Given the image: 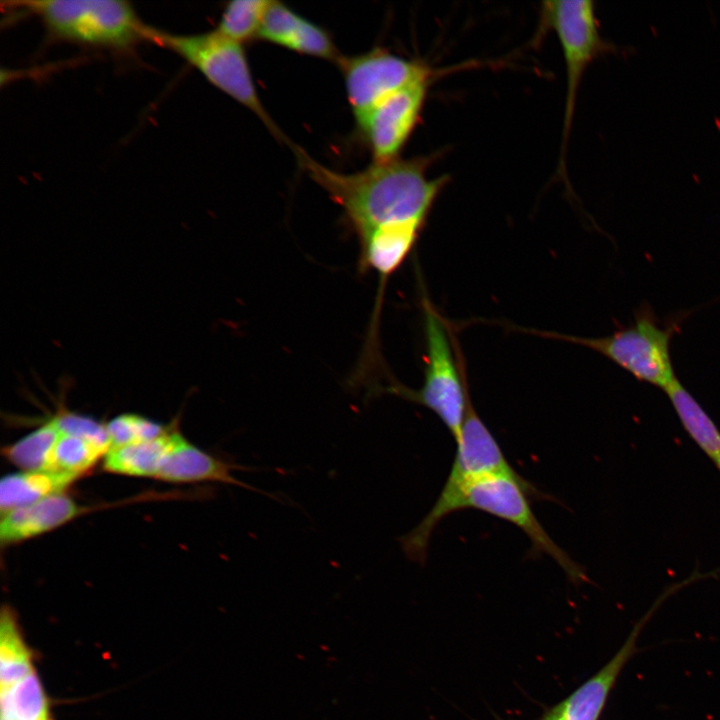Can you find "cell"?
<instances>
[{
  "label": "cell",
  "instance_id": "cell-4",
  "mask_svg": "<svg viewBox=\"0 0 720 720\" xmlns=\"http://www.w3.org/2000/svg\"><path fill=\"white\" fill-rule=\"evenodd\" d=\"M456 444L450 473L432 509L413 530L400 538L402 550L412 561L424 563L434 529L442 519L457 511L462 492L472 482L491 474H519L478 416L471 397Z\"/></svg>",
  "mask_w": 720,
  "mask_h": 720
},
{
  "label": "cell",
  "instance_id": "cell-16",
  "mask_svg": "<svg viewBox=\"0 0 720 720\" xmlns=\"http://www.w3.org/2000/svg\"><path fill=\"white\" fill-rule=\"evenodd\" d=\"M176 431L145 442L110 449L103 458L105 471L131 477L156 478Z\"/></svg>",
  "mask_w": 720,
  "mask_h": 720
},
{
  "label": "cell",
  "instance_id": "cell-18",
  "mask_svg": "<svg viewBox=\"0 0 720 720\" xmlns=\"http://www.w3.org/2000/svg\"><path fill=\"white\" fill-rule=\"evenodd\" d=\"M30 653L25 646L13 613L3 608L0 622L1 689L11 687L32 673Z\"/></svg>",
  "mask_w": 720,
  "mask_h": 720
},
{
  "label": "cell",
  "instance_id": "cell-17",
  "mask_svg": "<svg viewBox=\"0 0 720 720\" xmlns=\"http://www.w3.org/2000/svg\"><path fill=\"white\" fill-rule=\"evenodd\" d=\"M108 451L107 446L94 440L60 430L52 448L46 471L80 478L101 458H104Z\"/></svg>",
  "mask_w": 720,
  "mask_h": 720
},
{
  "label": "cell",
  "instance_id": "cell-11",
  "mask_svg": "<svg viewBox=\"0 0 720 720\" xmlns=\"http://www.w3.org/2000/svg\"><path fill=\"white\" fill-rule=\"evenodd\" d=\"M258 39L335 63L342 56L324 28L278 1H270Z\"/></svg>",
  "mask_w": 720,
  "mask_h": 720
},
{
  "label": "cell",
  "instance_id": "cell-21",
  "mask_svg": "<svg viewBox=\"0 0 720 720\" xmlns=\"http://www.w3.org/2000/svg\"><path fill=\"white\" fill-rule=\"evenodd\" d=\"M667 595L666 592L655 602L653 607L633 626L629 636L615 655L599 671L586 680V689L591 697L598 701L608 700L622 670L637 652L636 642L644 625Z\"/></svg>",
  "mask_w": 720,
  "mask_h": 720
},
{
  "label": "cell",
  "instance_id": "cell-9",
  "mask_svg": "<svg viewBox=\"0 0 720 720\" xmlns=\"http://www.w3.org/2000/svg\"><path fill=\"white\" fill-rule=\"evenodd\" d=\"M336 64L342 72L355 120L390 94L432 75L427 65L382 48L354 56L342 55Z\"/></svg>",
  "mask_w": 720,
  "mask_h": 720
},
{
  "label": "cell",
  "instance_id": "cell-13",
  "mask_svg": "<svg viewBox=\"0 0 720 720\" xmlns=\"http://www.w3.org/2000/svg\"><path fill=\"white\" fill-rule=\"evenodd\" d=\"M84 512V507L73 498L60 493L3 513L0 522L1 544L9 546L41 536Z\"/></svg>",
  "mask_w": 720,
  "mask_h": 720
},
{
  "label": "cell",
  "instance_id": "cell-3",
  "mask_svg": "<svg viewBox=\"0 0 720 720\" xmlns=\"http://www.w3.org/2000/svg\"><path fill=\"white\" fill-rule=\"evenodd\" d=\"M682 313L664 322L648 304H642L629 325L603 337H580L555 332L534 334L571 342L589 348L631 374L638 381L666 390L676 379L670 344L681 322Z\"/></svg>",
  "mask_w": 720,
  "mask_h": 720
},
{
  "label": "cell",
  "instance_id": "cell-15",
  "mask_svg": "<svg viewBox=\"0 0 720 720\" xmlns=\"http://www.w3.org/2000/svg\"><path fill=\"white\" fill-rule=\"evenodd\" d=\"M664 392L686 432L720 472V431L714 421L678 379Z\"/></svg>",
  "mask_w": 720,
  "mask_h": 720
},
{
  "label": "cell",
  "instance_id": "cell-5",
  "mask_svg": "<svg viewBox=\"0 0 720 720\" xmlns=\"http://www.w3.org/2000/svg\"><path fill=\"white\" fill-rule=\"evenodd\" d=\"M25 5L55 38L82 45L129 50L148 40L151 28L121 0H43Z\"/></svg>",
  "mask_w": 720,
  "mask_h": 720
},
{
  "label": "cell",
  "instance_id": "cell-23",
  "mask_svg": "<svg viewBox=\"0 0 720 720\" xmlns=\"http://www.w3.org/2000/svg\"><path fill=\"white\" fill-rule=\"evenodd\" d=\"M106 430L110 449L152 440L168 431L162 424L137 414L116 416L106 424Z\"/></svg>",
  "mask_w": 720,
  "mask_h": 720
},
{
  "label": "cell",
  "instance_id": "cell-14",
  "mask_svg": "<svg viewBox=\"0 0 720 720\" xmlns=\"http://www.w3.org/2000/svg\"><path fill=\"white\" fill-rule=\"evenodd\" d=\"M77 479L73 475L46 470L7 474L0 482L1 514L64 493Z\"/></svg>",
  "mask_w": 720,
  "mask_h": 720
},
{
  "label": "cell",
  "instance_id": "cell-7",
  "mask_svg": "<svg viewBox=\"0 0 720 720\" xmlns=\"http://www.w3.org/2000/svg\"><path fill=\"white\" fill-rule=\"evenodd\" d=\"M529 498L544 496L520 474H491L475 480L462 492L457 511L476 509L512 523L529 538L535 556L546 554L553 558L575 584L588 581L584 568L561 549L541 525Z\"/></svg>",
  "mask_w": 720,
  "mask_h": 720
},
{
  "label": "cell",
  "instance_id": "cell-19",
  "mask_svg": "<svg viewBox=\"0 0 720 720\" xmlns=\"http://www.w3.org/2000/svg\"><path fill=\"white\" fill-rule=\"evenodd\" d=\"M60 433L54 417L2 449L3 456L22 471L46 470Z\"/></svg>",
  "mask_w": 720,
  "mask_h": 720
},
{
  "label": "cell",
  "instance_id": "cell-24",
  "mask_svg": "<svg viewBox=\"0 0 720 720\" xmlns=\"http://www.w3.org/2000/svg\"><path fill=\"white\" fill-rule=\"evenodd\" d=\"M537 720H563L556 708L553 706L546 710Z\"/></svg>",
  "mask_w": 720,
  "mask_h": 720
},
{
  "label": "cell",
  "instance_id": "cell-6",
  "mask_svg": "<svg viewBox=\"0 0 720 720\" xmlns=\"http://www.w3.org/2000/svg\"><path fill=\"white\" fill-rule=\"evenodd\" d=\"M148 40L181 56L212 85L253 112L275 137L286 141L259 97L242 44L217 30L177 35L152 27Z\"/></svg>",
  "mask_w": 720,
  "mask_h": 720
},
{
  "label": "cell",
  "instance_id": "cell-2",
  "mask_svg": "<svg viewBox=\"0 0 720 720\" xmlns=\"http://www.w3.org/2000/svg\"><path fill=\"white\" fill-rule=\"evenodd\" d=\"M422 308L426 346L423 384L417 390L392 384L386 391L434 412L456 442L471 397L463 354L450 327L426 295L422 296Z\"/></svg>",
  "mask_w": 720,
  "mask_h": 720
},
{
  "label": "cell",
  "instance_id": "cell-22",
  "mask_svg": "<svg viewBox=\"0 0 720 720\" xmlns=\"http://www.w3.org/2000/svg\"><path fill=\"white\" fill-rule=\"evenodd\" d=\"M269 0H235L226 4L216 29L243 44L258 38Z\"/></svg>",
  "mask_w": 720,
  "mask_h": 720
},
{
  "label": "cell",
  "instance_id": "cell-10",
  "mask_svg": "<svg viewBox=\"0 0 720 720\" xmlns=\"http://www.w3.org/2000/svg\"><path fill=\"white\" fill-rule=\"evenodd\" d=\"M430 80L425 77L403 87L356 119L373 162L399 158L420 119Z\"/></svg>",
  "mask_w": 720,
  "mask_h": 720
},
{
  "label": "cell",
  "instance_id": "cell-20",
  "mask_svg": "<svg viewBox=\"0 0 720 720\" xmlns=\"http://www.w3.org/2000/svg\"><path fill=\"white\" fill-rule=\"evenodd\" d=\"M1 716L2 720H49L47 700L34 671L1 689Z\"/></svg>",
  "mask_w": 720,
  "mask_h": 720
},
{
  "label": "cell",
  "instance_id": "cell-1",
  "mask_svg": "<svg viewBox=\"0 0 720 720\" xmlns=\"http://www.w3.org/2000/svg\"><path fill=\"white\" fill-rule=\"evenodd\" d=\"M295 153L301 167L338 204L360 241L377 230L411 221L426 223L445 177L429 179L424 159L373 162L355 173H340Z\"/></svg>",
  "mask_w": 720,
  "mask_h": 720
},
{
  "label": "cell",
  "instance_id": "cell-12",
  "mask_svg": "<svg viewBox=\"0 0 720 720\" xmlns=\"http://www.w3.org/2000/svg\"><path fill=\"white\" fill-rule=\"evenodd\" d=\"M240 469L247 470L204 451L176 431L156 479L171 483L216 482L261 492L234 475V470Z\"/></svg>",
  "mask_w": 720,
  "mask_h": 720
},
{
  "label": "cell",
  "instance_id": "cell-8",
  "mask_svg": "<svg viewBox=\"0 0 720 720\" xmlns=\"http://www.w3.org/2000/svg\"><path fill=\"white\" fill-rule=\"evenodd\" d=\"M544 11L548 23L559 40L566 67L563 153L582 77L596 57L613 47L600 35L594 2L590 0L548 1L544 3Z\"/></svg>",
  "mask_w": 720,
  "mask_h": 720
}]
</instances>
